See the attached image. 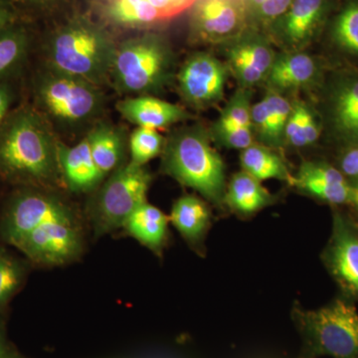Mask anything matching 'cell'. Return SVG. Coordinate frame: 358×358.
<instances>
[{"mask_svg":"<svg viewBox=\"0 0 358 358\" xmlns=\"http://www.w3.org/2000/svg\"><path fill=\"white\" fill-rule=\"evenodd\" d=\"M293 320L303 341L298 358H358V312L350 299L339 296L315 310L296 305Z\"/></svg>","mask_w":358,"mask_h":358,"instance_id":"cell-1","label":"cell"},{"mask_svg":"<svg viewBox=\"0 0 358 358\" xmlns=\"http://www.w3.org/2000/svg\"><path fill=\"white\" fill-rule=\"evenodd\" d=\"M162 169L217 206L225 199V166L206 134L187 129L174 136L164 150Z\"/></svg>","mask_w":358,"mask_h":358,"instance_id":"cell-2","label":"cell"},{"mask_svg":"<svg viewBox=\"0 0 358 358\" xmlns=\"http://www.w3.org/2000/svg\"><path fill=\"white\" fill-rule=\"evenodd\" d=\"M57 154L43 127L31 115H20L0 138V171L11 179L51 178Z\"/></svg>","mask_w":358,"mask_h":358,"instance_id":"cell-3","label":"cell"},{"mask_svg":"<svg viewBox=\"0 0 358 358\" xmlns=\"http://www.w3.org/2000/svg\"><path fill=\"white\" fill-rule=\"evenodd\" d=\"M150 181L152 176L147 169L131 162L115 169L92 208L94 232L101 236L122 227L129 215L147 202Z\"/></svg>","mask_w":358,"mask_h":358,"instance_id":"cell-4","label":"cell"},{"mask_svg":"<svg viewBox=\"0 0 358 358\" xmlns=\"http://www.w3.org/2000/svg\"><path fill=\"white\" fill-rule=\"evenodd\" d=\"M114 52L101 33L78 24L58 34L52 44L51 58L61 74L89 82L109 69Z\"/></svg>","mask_w":358,"mask_h":358,"instance_id":"cell-5","label":"cell"},{"mask_svg":"<svg viewBox=\"0 0 358 358\" xmlns=\"http://www.w3.org/2000/svg\"><path fill=\"white\" fill-rule=\"evenodd\" d=\"M169 54L152 36L126 42L114 52L112 67L117 84L128 92H145L157 87L166 76Z\"/></svg>","mask_w":358,"mask_h":358,"instance_id":"cell-6","label":"cell"},{"mask_svg":"<svg viewBox=\"0 0 358 358\" xmlns=\"http://www.w3.org/2000/svg\"><path fill=\"white\" fill-rule=\"evenodd\" d=\"M193 6L190 23L197 41L228 44L251 24L246 0H196Z\"/></svg>","mask_w":358,"mask_h":358,"instance_id":"cell-7","label":"cell"},{"mask_svg":"<svg viewBox=\"0 0 358 358\" xmlns=\"http://www.w3.org/2000/svg\"><path fill=\"white\" fill-rule=\"evenodd\" d=\"M74 219L72 211L54 197L36 192H21L7 207L0 223V234L4 241L15 246L43 224Z\"/></svg>","mask_w":358,"mask_h":358,"instance_id":"cell-8","label":"cell"},{"mask_svg":"<svg viewBox=\"0 0 358 358\" xmlns=\"http://www.w3.org/2000/svg\"><path fill=\"white\" fill-rule=\"evenodd\" d=\"M322 259L343 296L358 301V224L341 212H334L333 229Z\"/></svg>","mask_w":358,"mask_h":358,"instance_id":"cell-9","label":"cell"},{"mask_svg":"<svg viewBox=\"0 0 358 358\" xmlns=\"http://www.w3.org/2000/svg\"><path fill=\"white\" fill-rule=\"evenodd\" d=\"M15 247L33 262L60 266L80 255L83 240L75 219L56 220L33 230L16 243Z\"/></svg>","mask_w":358,"mask_h":358,"instance_id":"cell-10","label":"cell"},{"mask_svg":"<svg viewBox=\"0 0 358 358\" xmlns=\"http://www.w3.org/2000/svg\"><path fill=\"white\" fill-rule=\"evenodd\" d=\"M227 68L210 54L197 53L181 68L179 88L183 96L196 107L218 102L224 95Z\"/></svg>","mask_w":358,"mask_h":358,"instance_id":"cell-11","label":"cell"},{"mask_svg":"<svg viewBox=\"0 0 358 358\" xmlns=\"http://www.w3.org/2000/svg\"><path fill=\"white\" fill-rule=\"evenodd\" d=\"M228 44V66L241 88L251 89L267 79L275 53L265 37L246 32Z\"/></svg>","mask_w":358,"mask_h":358,"instance_id":"cell-12","label":"cell"},{"mask_svg":"<svg viewBox=\"0 0 358 358\" xmlns=\"http://www.w3.org/2000/svg\"><path fill=\"white\" fill-rule=\"evenodd\" d=\"M41 98L52 114L70 122L88 117L98 103L95 90L88 82L64 75L44 84Z\"/></svg>","mask_w":358,"mask_h":358,"instance_id":"cell-13","label":"cell"},{"mask_svg":"<svg viewBox=\"0 0 358 358\" xmlns=\"http://www.w3.org/2000/svg\"><path fill=\"white\" fill-rule=\"evenodd\" d=\"M327 0H294L273 24L275 36L289 51H301L312 41L326 16Z\"/></svg>","mask_w":358,"mask_h":358,"instance_id":"cell-14","label":"cell"},{"mask_svg":"<svg viewBox=\"0 0 358 358\" xmlns=\"http://www.w3.org/2000/svg\"><path fill=\"white\" fill-rule=\"evenodd\" d=\"M292 185L329 204H348L350 199V181L338 169L326 162H303Z\"/></svg>","mask_w":358,"mask_h":358,"instance_id":"cell-15","label":"cell"},{"mask_svg":"<svg viewBox=\"0 0 358 358\" xmlns=\"http://www.w3.org/2000/svg\"><path fill=\"white\" fill-rule=\"evenodd\" d=\"M334 133L348 147H358V74L341 78L329 99Z\"/></svg>","mask_w":358,"mask_h":358,"instance_id":"cell-16","label":"cell"},{"mask_svg":"<svg viewBox=\"0 0 358 358\" xmlns=\"http://www.w3.org/2000/svg\"><path fill=\"white\" fill-rule=\"evenodd\" d=\"M117 109L136 126L155 129L166 128L186 117L179 106L152 96L126 99L119 103Z\"/></svg>","mask_w":358,"mask_h":358,"instance_id":"cell-17","label":"cell"},{"mask_svg":"<svg viewBox=\"0 0 358 358\" xmlns=\"http://www.w3.org/2000/svg\"><path fill=\"white\" fill-rule=\"evenodd\" d=\"M317 73V63L308 54L288 51L275 56L265 81L268 89L281 93L308 86L315 79Z\"/></svg>","mask_w":358,"mask_h":358,"instance_id":"cell-18","label":"cell"},{"mask_svg":"<svg viewBox=\"0 0 358 358\" xmlns=\"http://www.w3.org/2000/svg\"><path fill=\"white\" fill-rule=\"evenodd\" d=\"M56 154L58 164L71 189L88 192L103 178L92 157L88 136L74 147L60 145Z\"/></svg>","mask_w":358,"mask_h":358,"instance_id":"cell-19","label":"cell"},{"mask_svg":"<svg viewBox=\"0 0 358 358\" xmlns=\"http://www.w3.org/2000/svg\"><path fill=\"white\" fill-rule=\"evenodd\" d=\"M169 222L164 212L145 202L129 215L122 228L141 245L160 255L166 245Z\"/></svg>","mask_w":358,"mask_h":358,"instance_id":"cell-20","label":"cell"},{"mask_svg":"<svg viewBox=\"0 0 358 358\" xmlns=\"http://www.w3.org/2000/svg\"><path fill=\"white\" fill-rule=\"evenodd\" d=\"M169 221L190 246L199 248L210 227V209L199 197L185 195L174 202Z\"/></svg>","mask_w":358,"mask_h":358,"instance_id":"cell-21","label":"cell"},{"mask_svg":"<svg viewBox=\"0 0 358 358\" xmlns=\"http://www.w3.org/2000/svg\"><path fill=\"white\" fill-rule=\"evenodd\" d=\"M275 197L259 181L242 171L234 174L226 188L224 204L240 216H251L274 204Z\"/></svg>","mask_w":358,"mask_h":358,"instance_id":"cell-22","label":"cell"},{"mask_svg":"<svg viewBox=\"0 0 358 358\" xmlns=\"http://www.w3.org/2000/svg\"><path fill=\"white\" fill-rule=\"evenodd\" d=\"M240 164L242 171L253 176L259 181L267 179L293 182L294 176L289 173L284 159L273 148L264 145H253L241 150Z\"/></svg>","mask_w":358,"mask_h":358,"instance_id":"cell-23","label":"cell"},{"mask_svg":"<svg viewBox=\"0 0 358 358\" xmlns=\"http://www.w3.org/2000/svg\"><path fill=\"white\" fill-rule=\"evenodd\" d=\"M88 140L92 157L102 178L115 171L122 155V143L119 134L107 127H101L88 136Z\"/></svg>","mask_w":358,"mask_h":358,"instance_id":"cell-24","label":"cell"},{"mask_svg":"<svg viewBox=\"0 0 358 358\" xmlns=\"http://www.w3.org/2000/svg\"><path fill=\"white\" fill-rule=\"evenodd\" d=\"M110 17L121 24L152 25L164 20V16L148 0H112Z\"/></svg>","mask_w":358,"mask_h":358,"instance_id":"cell-25","label":"cell"},{"mask_svg":"<svg viewBox=\"0 0 358 358\" xmlns=\"http://www.w3.org/2000/svg\"><path fill=\"white\" fill-rule=\"evenodd\" d=\"M268 110V122L271 131V148L281 147L285 141V128L293 106L288 99L281 95V93L268 90L267 95L264 98Z\"/></svg>","mask_w":358,"mask_h":358,"instance_id":"cell-26","label":"cell"},{"mask_svg":"<svg viewBox=\"0 0 358 358\" xmlns=\"http://www.w3.org/2000/svg\"><path fill=\"white\" fill-rule=\"evenodd\" d=\"M164 138L155 129L138 127L129 141L131 164L143 166L164 150Z\"/></svg>","mask_w":358,"mask_h":358,"instance_id":"cell-27","label":"cell"},{"mask_svg":"<svg viewBox=\"0 0 358 358\" xmlns=\"http://www.w3.org/2000/svg\"><path fill=\"white\" fill-rule=\"evenodd\" d=\"M334 41L343 50L358 55V2H352L339 13L333 28Z\"/></svg>","mask_w":358,"mask_h":358,"instance_id":"cell-28","label":"cell"},{"mask_svg":"<svg viewBox=\"0 0 358 358\" xmlns=\"http://www.w3.org/2000/svg\"><path fill=\"white\" fill-rule=\"evenodd\" d=\"M24 279V268L17 260L0 251V308L17 292Z\"/></svg>","mask_w":358,"mask_h":358,"instance_id":"cell-29","label":"cell"},{"mask_svg":"<svg viewBox=\"0 0 358 358\" xmlns=\"http://www.w3.org/2000/svg\"><path fill=\"white\" fill-rule=\"evenodd\" d=\"M216 141L228 148L243 150L253 145V129L220 119L213 127Z\"/></svg>","mask_w":358,"mask_h":358,"instance_id":"cell-30","label":"cell"},{"mask_svg":"<svg viewBox=\"0 0 358 358\" xmlns=\"http://www.w3.org/2000/svg\"><path fill=\"white\" fill-rule=\"evenodd\" d=\"M251 94L250 89L239 87L230 99L229 103L224 108L220 119L252 129Z\"/></svg>","mask_w":358,"mask_h":358,"instance_id":"cell-31","label":"cell"},{"mask_svg":"<svg viewBox=\"0 0 358 358\" xmlns=\"http://www.w3.org/2000/svg\"><path fill=\"white\" fill-rule=\"evenodd\" d=\"M24 49L25 39L20 33H0V75L18 62Z\"/></svg>","mask_w":358,"mask_h":358,"instance_id":"cell-32","label":"cell"},{"mask_svg":"<svg viewBox=\"0 0 358 358\" xmlns=\"http://www.w3.org/2000/svg\"><path fill=\"white\" fill-rule=\"evenodd\" d=\"M303 108L305 103H298L293 106L286 128L285 141L294 148L308 147L303 129Z\"/></svg>","mask_w":358,"mask_h":358,"instance_id":"cell-33","label":"cell"},{"mask_svg":"<svg viewBox=\"0 0 358 358\" xmlns=\"http://www.w3.org/2000/svg\"><path fill=\"white\" fill-rule=\"evenodd\" d=\"M293 1L294 0H265L252 16L251 23L272 26L288 11Z\"/></svg>","mask_w":358,"mask_h":358,"instance_id":"cell-34","label":"cell"},{"mask_svg":"<svg viewBox=\"0 0 358 358\" xmlns=\"http://www.w3.org/2000/svg\"><path fill=\"white\" fill-rule=\"evenodd\" d=\"M164 16V20L174 17L193 6L196 0H148Z\"/></svg>","mask_w":358,"mask_h":358,"instance_id":"cell-35","label":"cell"},{"mask_svg":"<svg viewBox=\"0 0 358 358\" xmlns=\"http://www.w3.org/2000/svg\"><path fill=\"white\" fill-rule=\"evenodd\" d=\"M338 169L346 178L358 179V147H348L341 155Z\"/></svg>","mask_w":358,"mask_h":358,"instance_id":"cell-36","label":"cell"},{"mask_svg":"<svg viewBox=\"0 0 358 358\" xmlns=\"http://www.w3.org/2000/svg\"><path fill=\"white\" fill-rule=\"evenodd\" d=\"M303 129L308 145H313L320 138V128L313 113L305 105L303 108Z\"/></svg>","mask_w":358,"mask_h":358,"instance_id":"cell-37","label":"cell"},{"mask_svg":"<svg viewBox=\"0 0 358 358\" xmlns=\"http://www.w3.org/2000/svg\"><path fill=\"white\" fill-rule=\"evenodd\" d=\"M11 94L6 85H0V124L3 121L9 105H10Z\"/></svg>","mask_w":358,"mask_h":358,"instance_id":"cell-38","label":"cell"},{"mask_svg":"<svg viewBox=\"0 0 358 358\" xmlns=\"http://www.w3.org/2000/svg\"><path fill=\"white\" fill-rule=\"evenodd\" d=\"M348 204L358 212V179L350 181V199Z\"/></svg>","mask_w":358,"mask_h":358,"instance_id":"cell-39","label":"cell"},{"mask_svg":"<svg viewBox=\"0 0 358 358\" xmlns=\"http://www.w3.org/2000/svg\"><path fill=\"white\" fill-rule=\"evenodd\" d=\"M9 350L7 348L6 338H4L2 329L0 327V358H8Z\"/></svg>","mask_w":358,"mask_h":358,"instance_id":"cell-40","label":"cell"},{"mask_svg":"<svg viewBox=\"0 0 358 358\" xmlns=\"http://www.w3.org/2000/svg\"><path fill=\"white\" fill-rule=\"evenodd\" d=\"M8 13H7L3 8L0 7V31L6 27L7 22H8Z\"/></svg>","mask_w":358,"mask_h":358,"instance_id":"cell-41","label":"cell"}]
</instances>
